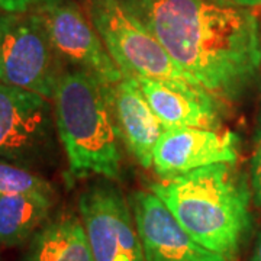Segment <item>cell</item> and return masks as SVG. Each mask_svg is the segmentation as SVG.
<instances>
[{"label":"cell","mask_w":261,"mask_h":261,"mask_svg":"<svg viewBox=\"0 0 261 261\" xmlns=\"http://www.w3.org/2000/svg\"><path fill=\"white\" fill-rule=\"evenodd\" d=\"M187 74L222 102H238L261 70L252 8L211 0H119Z\"/></svg>","instance_id":"cell-1"},{"label":"cell","mask_w":261,"mask_h":261,"mask_svg":"<svg viewBox=\"0 0 261 261\" xmlns=\"http://www.w3.org/2000/svg\"><path fill=\"white\" fill-rule=\"evenodd\" d=\"M159 196L180 225L205 248L237 261L251 229V192L232 163H216L155 181Z\"/></svg>","instance_id":"cell-2"},{"label":"cell","mask_w":261,"mask_h":261,"mask_svg":"<svg viewBox=\"0 0 261 261\" xmlns=\"http://www.w3.org/2000/svg\"><path fill=\"white\" fill-rule=\"evenodd\" d=\"M108 84L84 70L64 68L54 93V116L71 178L118 180L122 140L113 119Z\"/></svg>","instance_id":"cell-3"},{"label":"cell","mask_w":261,"mask_h":261,"mask_svg":"<svg viewBox=\"0 0 261 261\" xmlns=\"http://www.w3.org/2000/svg\"><path fill=\"white\" fill-rule=\"evenodd\" d=\"M84 10L123 75L181 80L200 86L119 0H84Z\"/></svg>","instance_id":"cell-4"},{"label":"cell","mask_w":261,"mask_h":261,"mask_svg":"<svg viewBox=\"0 0 261 261\" xmlns=\"http://www.w3.org/2000/svg\"><path fill=\"white\" fill-rule=\"evenodd\" d=\"M63 71L37 12L0 15V83L53 99Z\"/></svg>","instance_id":"cell-5"},{"label":"cell","mask_w":261,"mask_h":261,"mask_svg":"<svg viewBox=\"0 0 261 261\" xmlns=\"http://www.w3.org/2000/svg\"><path fill=\"white\" fill-rule=\"evenodd\" d=\"M54 111L41 94L0 83V161L32 168L56 152Z\"/></svg>","instance_id":"cell-6"},{"label":"cell","mask_w":261,"mask_h":261,"mask_svg":"<svg viewBox=\"0 0 261 261\" xmlns=\"http://www.w3.org/2000/svg\"><path fill=\"white\" fill-rule=\"evenodd\" d=\"M79 212L93 261H145L134 214L121 189L109 178L84 189Z\"/></svg>","instance_id":"cell-7"},{"label":"cell","mask_w":261,"mask_h":261,"mask_svg":"<svg viewBox=\"0 0 261 261\" xmlns=\"http://www.w3.org/2000/svg\"><path fill=\"white\" fill-rule=\"evenodd\" d=\"M35 12L64 68L84 70L108 86L123 79L86 10L74 0H60Z\"/></svg>","instance_id":"cell-8"},{"label":"cell","mask_w":261,"mask_h":261,"mask_svg":"<svg viewBox=\"0 0 261 261\" xmlns=\"http://www.w3.org/2000/svg\"><path fill=\"white\" fill-rule=\"evenodd\" d=\"M240 141L229 129L168 128L152 154V167L161 180L183 176L196 168L238 160Z\"/></svg>","instance_id":"cell-9"},{"label":"cell","mask_w":261,"mask_h":261,"mask_svg":"<svg viewBox=\"0 0 261 261\" xmlns=\"http://www.w3.org/2000/svg\"><path fill=\"white\" fill-rule=\"evenodd\" d=\"M130 207L145 261H226L197 243L151 190L135 192Z\"/></svg>","instance_id":"cell-10"},{"label":"cell","mask_w":261,"mask_h":261,"mask_svg":"<svg viewBox=\"0 0 261 261\" xmlns=\"http://www.w3.org/2000/svg\"><path fill=\"white\" fill-rule=\"evenodd\" d=\"M152 112L168 128L222 129L225 102L205 87L181 80L137 79Z\"/></svg>","instance_id":"cell-11"},{"label":"cell","mask_w":261,"mask_h":261,"mask_svg":"<svg viewBox=\"0 0 261 261\" xmlns=\"http://www.w3.org/2000/svg\"><path fill=\"white\" fill-rule=\"evenodd\" d=\"M109 103L122 144L144 168L152 166V154L166 126L152 112L135 77L123 75L108 87Z\"/></svg>","instance_id":"cell-12"},{"label":"cell","mask_w":261,"mask_h":261,"mask_svg":"<svg viewBox=\"0 0 261 261\" xmlns=\"http://www.w3.org/2000/svg\"><path fill=\"white\" fill-rule=\"evenodd\" d=\"M23 261H93L82 218L63 212L47 221L29 240Z\"/></svg>","instance_id":"cell-13"},{"label":"cell","mask_w":261,"mask_h":261,"mask_svg":"<svg viewBox=\"0 0 261 261\" xmlns=\"http://www.w3.org/2000/svg\"><path fill=\"white\" fill-rule=\"evenodd\" d=\"M54 196L0 193V245L16 247L32 238L47 222Z\"/></svg>","instance_id":"cell-14"},{"label":"cell","mask_w":261,"mask_h":261,"mask_svg":"<svg viewBox=\"0 0 261 261\" xmlns=\"http://www.w3.org/2000/svg\"><path fill=\"white\" fill-rule=\"evenodd\" d=\"M0 193L5 195H56L47 178L31 171V168L0 161Z\"/></svg>","instance_id":"cell-15"},{"label":"cell","mask_w":261,"mask_h":261,"mask_svg":"<svg viewBox=\"0 0 261 261\" xmlns=\"http://www.w3.org/2000/svg\"><path fill=\"white\" fill-rule=\"evenodd\" d=\"M250 178H251V193L254 203L261 212V128L257 134V140L250 161Z\"/></svg>","instance_id":"cell-16"},{"label":"cell","mask_w":261,"mask_h":261,"mask_svg":"<svg viewBox=\"0 0 261 261\" xmlns=\"http://www.w3.org/2000/svg\"><path fill=\"white\" fill-rule=\"evenodd\" d=\"M56 2L60 0H0V10L3 13H28Z\"/></svg>","instance_id":"cell-17"},{"label":"cell","mask_w":261,"mask_h":261,"mask_svg":"<svg viewBox=\"0 0 261 261\" xmlns=\"http://www.w3.org/2000/svg\"><path fill=\"white\" fill-rule=\"evenodd\" d=\"M222 5H233V6H244V8H255L261 6V0H211Z\"/></svg>","instance_id":"cell-18"},{"label":"cell","mask_w":261,"mask_h":261,"mask_svg":"<svg viewBox=\"0 0 261 261\" xmlns=\"http://www.w3.org/2000/svg\"><path fill=\"white\" fill-rule=\"evenodd\" d=\"M250 261H261V237L258 238V241L255 244V248L252 251V255Z\"/></svg>","instance_id":"cell-19"},{"label":"cell","mask_w":261,"mask_h":261,"mask_svg":"<svg viewBox=\"0 0 261 261\" xmlns=\"http://www.w3.org/2000/svg\"><path fill=\"white\" fill-rule=\"evenodd\" d=\"M260 22H261V19H260Z\"/></svg>","instance_id":"cell-20"}]
</instances>
